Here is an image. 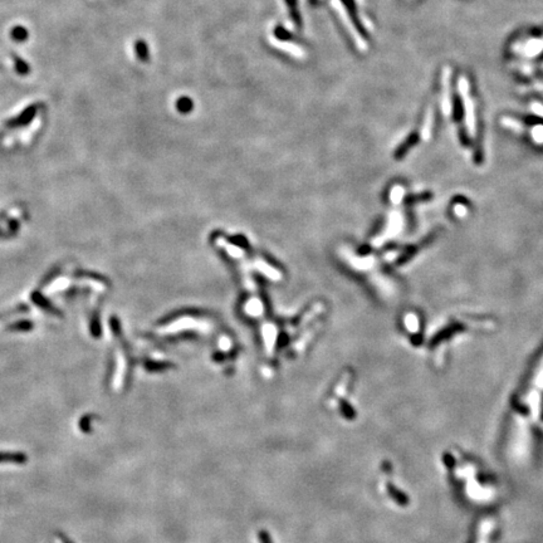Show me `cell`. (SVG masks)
Instances as JSON below:
<instances>
[{
    "instance_id": "cell-7",
    "label": "cell",
    "mask_w": 543,
    "mask_h": 543,
    "mask_svg": "<svg viewBox=\"0 0 543 543\" xmlns=\"http://www.w3.org/2000/svg\"><path fill=\"white\" fill-rule=\"evenodd\" d=\"M416 141H417V136L416 135H411L410 137H409L408 140H406V143L404 144V145H401V146L399 147V150H397V152H396V157L404 156V155L406 154V151H408V150L410 149L411 146H414V145L416 144Z\"/></svg>"
},
{
    "instance_id": "cell-9",
    "label": "cell",
    "mask_w": 543,
    "mask_h": 543,
    "mask_svg": "<svg viewBox=\"0 0 543 543\" xmlns=\"http://www.w3.org/2000/svg\"><path fill=\"white\" fill-rule=\"evenodd\" d=\"M275 37L278 38V39H282V40H286V39H289L291 38V34L286 31V29L280 28V27H278L277 29H275Z\"/></svg>"
},
{
    "instance_id": "cell-3",
    "label": "cell",
    "mask_w": 543,
    "mask_h": 543,
    "mask_svg": "<svg viewBox=\"0 0 543 543\" xmlns=\"http://www.w3.org/2000/svg\"><path fill=\"white\" fill-rule=\"evenodd\" d=\"M12 38L15 40V42H26L27 38L29 37V33L28 31H27L24 27H20V26H16L14 27V28L12 29Z\"/></svg>"
},
{
    "instance_id": "cell-4",
    "label": "cell",
    "mask_w": 543,
    "mask_h": 543,
    "mask_svg": "<svg viewBox=\"0 0 543 543\" xmlns=\"http://www.w3.org/2000/svg\"><path fill=\"white\" fill-rule=\"evenodd\" d=\"M286 2H287L292 19H293L294 23L299 27L302 24V21H301V15H299V13H298V8H297V0H286Z\"/></svg>"
},
{
    "instance_id": "cell-2",
    "label": "cell",
    "mask_w": 543,
    "mask_h": 543,
    "mask_svg": "<svg viewBox=\"0 0 543 543\" xmlns=\"http://www.w3.org/2000/svg\"><path fill=\"white\" fill-rule=\"evenodd\" d=\"M35 111H37V106L28 107L26 111L23 112V113L20 114V116L16 117V119L14 120V122H12V126H20V125L28 124V122L33 119V116L35 114Z\"/></svg>"
},
{
    "instance_id": "cell-1",
    "label": "cell",
    "mask_w": 543,
    "mask_h": 543,
    "mask_svg": "<svg viewBox=\"0 0 543 543\" xmlns=\"http://www.w3.org/2000/svg\"><path fill=\"white\" fill-rule=\"evenodd\" d=\"M341 2H342V4L345 5V8L347 9L348 15H350V18L352 19V21H353V26H355V28L357 29V32H359L360 34H362V35L366 34L364 26H362V24L360 23L359 16H357L356 5H355L353 0H341Z\"/></svg>"
},
{
    "instance_id": "cell-5",
    "label": "cell",
    "mask_w": 543,
    "mask_h": 543,
    "mask_svg": "<svg viewBox=\"0 0 543 543\" xmlns=\"http://www.w3.org/2000/svg\"><path fill=\"white\" fill-rule=\"evenodd\" d=\"M135 49L138 59L143 62H147V59H149V49H147L146 43H145L144 40H138V42L136 43Z\"/></svg>"
},
{
    "instance_id": "cell-8",
    "label": "cell",
    "mask_w": 543,
    "mask_h": 543,
    "mask_svg": "<svg viewBox=\"0 0 543 543\" xmlns=\"http://www.w3.org/2000/svg\"><path fill=\"white\" fill-rule=\"evenodd\" d=\"M15 69H16V72H18L19 75H21V76H26V75H28V73H29L28 64H27L26 62L23 61V59L15 58Z\"/></svg>"
},
{
    "instance_id": "cell-6",
    "label": "cell",
    "mask_w": 543,
    "mask_h": 543,
    "mask_svg": "<svg viewBox=\"0 0 543 543\" xmlns=\"http://www.w3.org/2000/svg\"><path fill=\"white\" fill-rule=\"evenodd\" d=\"M193 101L187 97H181L179 98V101L176 102V107L181 113H189L193 110Z\"/></svg>"
}]
</instances>
